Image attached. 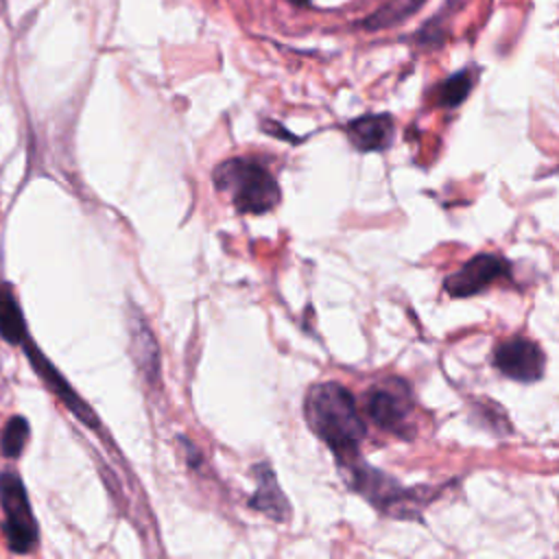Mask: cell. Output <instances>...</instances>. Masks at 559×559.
I'll return each instance as SVG.
<instances>
[{
    "mask_svg": "<svg viewBox=\"0 0 559 559\" xmlns=\"http://www.w3.org/2000/svg\"><path fill=\"white\" fill-rule=\"evenodd\" d=\"M304 415L310 430L336 454L338 463L358 459L367 426L354 395L343 384L319 382L310 386L304 400Z\"/></svg>",
    "mask_w": 559,
    "mask_h": 559,
    "instance_id": "cell-1",
    "label": "cell"
},
{
    "mask_svg": "<svg viewBox=\"0 0 559 559\" xmlns=\"http://www.w3.org/2000/svg\"><path fill=\"white\" fill-rule=\"evenodd\" d=\"M212 181L218 192L231 199L240 214H264L277 207L282 192L271 170L253 157H229L221 162Z\"/></svg>",
    "mask_w": 559,
    "mask_h": 559,
    "instance_id": "cell-2",
    "label": "cell"
},
{
    "mask_svg": "<svg viewBox=\"0 0 559 559\" xmlns=\"http://www.w3.org/2000/svg\"><path fill=\"white\" fill-rule=\"evenodd\" d=\"M345 472L347 485L365 496L376 509L384 511L393 518H413L417 515V509H421V496L424 491L406 489L395 478L386 476L380 469H373L358 459H352L347 463H338Z\"/></svg>",
    "mask_w": 559,
    "mask_h": 559,
    "instance_id": "cell-3",
    "label": "cell"
},
{
    "mask_svg": "<svg viewBox=\"0 0 559 559\" xmlns=\"http://www.w3.org/2000/svg\"><path fill=\"white\" fill-rule=\"evenodd\" d=\"M0 507H2V531L11 552L26 555L37 544V522L24 489L22 478L13 469L0 474Z\"/></svg>",
    "mask_w": 559,
    "mask_h": 559,
    "instance_id": "cell-4",
    "label": "cell"
},
{
    "mask_svg": "<svg viewBox=\"0 0 559 559\" xmlns=\"http://www.w3.org/2000/svg\"><path fill=\"white\" fill-rule=\"evenodd\" d=\"M365 411L369 419L397 437L413 435L411 413H413V395L404 380L386 378L373 384L365 400Z\"/></svg>",
    "mask_w": 559,
    "mask_h": 559,
    "instance_id": "cell-5",
    "label": "cell"
},
{
    "mask_svg": "<svg viewBox=\"0 0 559 559\" xmlns=\"http://www.w3.org/2000/svg\"><path fill=\"white\" fill-rule=\"evenodd\" d=\"M546 356L537 343L524 336H513L500 343L493 352V365L500 373L518 382H535L544 373Z\"/></svg>",
    "mask_w": 559,
    "mask_h": 559,
    "instance_id": "cell-6",
    "label": "cell"
},
{
    "mask_svg": "<svg viewBox=\"0 0 559 559\" xmlns=\"http://www.w3.org/2000/svg\"><path fill=\"white\" fill-rule=\"evenodd\" d=\"M511 266L493 253H478L469 258L461 269L445 277V290L452 297H469L485 290L498 277L509 275Z\"/></svg>",
    "mask_w": 559,
    "mask_h": 559,
    "instance_id": "cell-7",
    "label": "cell"
},
{
    "mask_svg": "<svg viewBox=\"0 0 559 559\" xmlns=\"http://www.w3.org/2000/svg\"><path fill=\"white\" fill-rule=\"evenodd\" d=\"M127 332H129L131 358L138 371L148 382H155L159 376V347L148 321L144 319L142 310H138L133 304H129L127 308Z\"/></svg>",
    "mask_w": 559,
    "mask_h": 559,
    "instance_id": "cell-8",
    "label": "cell"
},
{
    "mask_svg": "<svg viewBox=\"0 0 559 559\" xmlns=\"http://www.w3.org/2000/svg\"><path fill=\"white\" fill-rule=\"evenodd\" d=\"M345 131L354 148L362 153L384 151L395 138V122L389 114H365L349 120Z\"/></svg>",
    "mask_w": 559,
    "mask_h": 559,
    "instance_id": "cell-9",
    "label": "cell"
},
{
    "mask_svg": "<svg viewBox=\"0 0 559 559\" xmlns=\"http://www.w3.org/2000/svg\"><path fill=\"white\" fill-rule=\"evenodd\" d=\"M22 347H24V354L28 356L33 369L41 376V380L50 386V391H55V393L61 397V402H63L83 424L96 428L98 421L94 419V413L90 411V406L83 404V400L68 386V382H66V380L55 371V367L37 352V347H35L33 343H28V338L22 343Z\"/></svg>",
    "mask_w": 559,
    "mask_h": 559,
    "instance_id": "cell-10",
    "label": "cell"
},
{
    "mask_svg": "<svg viewBox=\"0 0 559 559\" xmlns=\"http://www.w3.org/2000/svg\"><path fill=\"white\" fill-rule=\"evenodd\" d=\"M251 472H253L258 489L249 498V507L264 513L266 518H271L275 522H286L290 518V504L277 485L273 467L269 463H258V465H253Z\"/></svg>",
    "mask_w": 559,
    "mask_h": 559,
    "instance_id": "cell-11",
    "label": "cell"
},
{
    "mask_svg": "<svg viewBox=\"0 0 559 559\" xmlns=\"http://www.w3.org/2000/svg\"><path fill=\"white\" fill-rule=\"evenodd\" d=\"M0 336L13 345H22L28 338L22 308L9 286L0 288Z\"/></svg>",
    "mask_w": 559,
    "mask_h": 559,
    "instance_id": "cell-12",
    "label": "cell"
},
{
    "mask_svg": "<svg viewBox=\"0 0 559 559\" xmlns=\"http://www.w3.org/2000/svg\"><path fill=\"white\" fill-rule=\"evenodd\" d=\"M426 0H389L378 11H373L369 17L362 20V26L369 31L376 28H391L406 17H411Z\"/></svg>",
    "mask_w": 559,
    "mask_h": 559,
    "instance_id": "cell-13",
    "label": "cell"
},
{
    "mask_svg": "<svg viewBox=\"0 0 559 559\" xmlns=\"http://www.w3.org/2000/svg\"><path fill=\"white\" fill-rule=\"evenodd\" d=\"M476 81V74L472 72V68H463L456 74H450L443 83L437 85L435 92V100L439 107H459L472 92Z\"/></svg>",
    "mask_w": 559,
    "mask_h": 559,
    "instance_id": "cell-14",
    "label": "cell"
},
{
    "mask_svg": "<svg viewBox=\"0 0 559 559\" xmlns=\"http://www.w3.org/2000/svg\"><path fill=\"white\" fill-rule=\"evenodd\" d=\"M28 421L22 417V415H15L11 417L4 428H2V435H0V452L9 459H15L22 454L24 445H26V439H28Z\"/></svg>",
    "mask_w": 559,
    "mask_h": 559,
    "instance_id": "cell-15",
    "label": "cell"
},
{
    "mask_svg": "<svg viewBox=\"0 0 559 559\" xmlns=\"http://www.w3.org/2000/svg\"><path fill=\"white\" fill-rule=\"evenodd\" d=\"M295 7H306L310 0H290Z\"/></svg>",
    "mask_w": 559,
    "mask_h": 559,
    "instance_id": "cell-16",
    "label": "cell"
}]
</instances>
